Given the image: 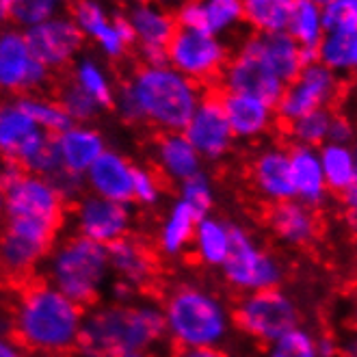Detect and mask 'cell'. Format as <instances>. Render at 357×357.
<instances>
[{"label":"cell","instance_id":"6da1fadb","mask_svg":"<svg viewBox=\"0 0 357 357\" xmlns=\"http://www.w3.org/2000/svg\"><path fill=\"white\" fill-rule=\"evenodd\" d=\"M204 85L172 66H139L115 93V109L128 123H152L160 132H184L204 100Z\"/></svg>","mask_w":357,"mask_h":357},{"label":"cell","instance_id":"7a4b0ae2","mask_svg":"<svg viewBox=\"0 0 357 357\" xmlns=\"http://www.w3.org/2000/svg\"><path fill=\"white\" fill-rule=\"evenodd\" d=\"M87 312L44 282H26L11 307V335L24 351L66 355L78 351Z\"/></svg>","mask_w":357,"mask_h":357},{"label":"cell","instance_id":"3957f363","mask_svg":"<svg viewBox=\"0 0 357 357\" xmlns=\"http://www.w3.org/2000/svg\"><path fill=\"white\" fill-rule=\"evenodd\" d=\"M167 321L154 303H107L87 312L78 342L80 357L145 353L165 340Z\"/></svg>","mask_w":357,"mask_h":357},{"label":"cell","instance_id":"277c9868","mask_svg":"<svg viewBox=\"0 0 357 357\" xmlns=\"http://www.w3.org/2000/svg\"><path fill=\"white\" fill-rule=\"evenodd\" d=\"M167 333L180 349L219 347L229 331V312L223 301L199 286L174 288L162 305Z\"/></svg>","mask_w":357,"mask_h":357},{"label":"cell","instance_id":"5b68a950","mask_svg":"<svg viewBox=\"0 0 357 357\" xmlns=\"http://www.w3.org/2000/svg\"><path fill=\"white\" fill-rule=\"evenodd\" d=\"M46 282L78 305H91L111 275L109 247L85 236H68L52 247L46 258Z\"/></svg>","mask_w":357,"mask_h":357},{"label":"cell","instance_id":"8992f818","mask_svg":"<svg viewBox=\"0 0 357 357\" xmlns=\"http://www.w3.org/2000/svg\"><path fill=\"white\" fill-rule=\"evenodd\" d=\"M3 202L7 219H29L54 227L66 219V202L52 182L44 176L29 174L20 162L5 160L3 167Z\"/></svg>","mask_w":357,"mask_h":357},{"label":"cell","instance_id":"52a82bcc","mask_svg":"<svg viewBox=\"0 0 357 357\" xmlns=\"http://www.w3.org/2000/svg\"><path fill=\"white\" fill-rule=\"evenodd\" d=\"M234 321L251 338L273 344L288 331L297 329L299 310L278 288L247 292L234 310Z\"/></svg>","mask_w":357,"mask_h":357},{"label":"cell","instance_id":"ba28073f","mask_svg":"<svg viewBox=\"0 0 357 357\" xmlns=\"http://www.w3.org/2000/svg\"><path fill=\"white\" fill-rule=\"evenodd\" d=\"M227 61L229 52L215 35L178 29L169 44V66L204 87H219Z\"/></svg>","mask_w":357,"mask_h":357},{"label":"cell","instance_id":"9c48e42d","mask_svg":"<svg viewBox=\"0 0 357 357\" xmlns=\"http://www.w3.org/2000/svg\"><path fill=\"white\" fill-rule=\"evenodd\" d=\"M59 227L29 221V219H7L3 236V268L7 278L17 284H26L31 271L50 256Z\"/></svg>","mask_w":357,"mask_h":357},{"label":"cell","instance_id":"30bf717a","mask_svg":"<svg viewBox=\"0 0 357 357\" xmlns=\"http://www.w3.org/2000/svg\"><path fill=\"white\" fill-rule=\"evenodd\" d=\"M221 268L227 284L241 292L273 290L282 282V266L278 260L258 247L238 225H232V251Z\"/></svg>","mask_w":357,"mask_h":357},{"label":"cell","instance_id":"8fae6325","mask_svg":"<svg viewBox=\"0 0 357 357\" xmlns=\"http://www.w3.org/2000/svg\"><path fill=\"white\" fill-rule=\"evenodd\" d=\"M286 87V82L266 66L262 56L247 41V37L243 39L238 50L229 56L219 80L221 91L254 96L273 109H278Z\"/></svg>","mask_w":357,"mask_h":357},{"label":"cell","instance_id":"7c38bea8","mask_svg":"<svg viewBox=\"0 0 357 357\" xmlns=\"http://www.w3.org/2000/svg\"><path fill=\"white\" fill-rule=\"evenodd\" d=\"M340 89L342 82L338 74L323 63H314L310 68H303L299 78L286 87L275 113L284 123H292L307 113L331 109V104L340 96Z\"/></svg>","mask_w":357,"mask_h":357},{"label":"cell","instance_id":"4fadbf2b","mask_svg":"<svg viewBox=\"0 0 357 357\" xmlns=\"http://www.w3.org/2000/svg\"><path fill=\"white\" fill-rule=\"evenodd\" d=\"M50 70L29 48L24 31H5L0 37V85L5 91L26 96L44 89Z\"/></svg>","mask_w":357,"mask_h":357},{"label":"cell","instance_id":"5bb4252c","mask_svg":"<svg viewBox=\"0 0 357 357\" xmlns=\"http://www.w3.org/2000/svg\"><path fill=\"white\" fill-rule=\"evenodd\" d=\"M184 137L206 160H219L232 150L236 137L227 121L219 87L206 89L193 119L184 128Z\"/></svg>","mask_w":357,"mask_h":357},{"label":"cell","instance_id":"9a60e30c","mask_svg":"<svg viewBox=\"0 0 357 357\" xmlns=\"http://www.w3.org/2000/svg\"><path fill=\"white\" fill-rule=\"evenodd\" d=\"M31 52L44 63L50 72L66 70L85 44V33L72 17L54 15L46 22L24 31Z\"/></svg>","mask_w":357,"mask_h":357},{"label":"cell","instance_id":"2e32d148","mask_svg":"<svg viewBox=\"0 0 357 357\" xmlns=\"http://www.w3.org/2000/svg\"><path fill=\"white\" fill-rule=\"evenodd\" d=\"M132 215L128 204H119L98 197L93 193L82 195L76 202L74 225L78 236H85L100 245H113L128 236Z\"/></svg>","mask_w":357,"mask_h":357},{"label":"cell","instance_id":"e0dca14e","mask_svg":"<svg viewBox=\"0 0 357 357\" xmlns=\"http://www.w3.org/2000/svg\"><path fill=\"white\" fill-rule=\"evenodd\" d=\"M85 180L93 195L119 204H130L135 199L137 167L121 154L107 150L87 172Z\"/></svg>","mask_w":357,"mask_h":357},{"label":"cell","instance_id":"ac0fdd59","mask_svg":"<svg viewBox=\"0 0 357 357\" xmlns=\"http://www.w3.org/2000/svg\"><path fill=\"white\" fill-rule=\"evenodd\" d=\"M251 176L260 195L273 204L297 199L295 182H292L290 152L282 148H266L251 165Z\"/></svg>","mask_w":357,"mask_h":357},{"label":"cell","instance_id":"d6986e66","mask_svg":"<svg viewBox=\"0 0 357 357\" xmlns=\"http://www.w3.org/2000/svg\"><path fill=\"white\" fill-rule=\"evenodd\" d=\"M247 41L254 46V50L262 56V61L286 82V85L295 82L299 74L303 72L301 44L288 31L271 33V35L251 33Z\"/></svg>","mask_w":357,"mask_h":357},{"label":"cell","instance_id":"ffe728a7","mask_svg":"<svg viewBox=\"0 0 357 357\" xmlns=\"http://www.w3.org/2000/svg\"><path fill=\"white\" fill-rule=\"evenodd\" d=\"M221 100H223L227 121L232 126V132L236 139L247 141V139H256V137L264 135L278 115L275 109L268 107L266 102H262L254 96L221 91Z\"/></svg>","mask_w":357,"mask_h":357},{"label":"cell","instance_id":"44dd1931","mask_svg":"<svg viewBox=\"0 0 357 357\" xmlns=\"http://www.w3.org/2000/svg\"><path fill=\"white\" fill-rule=\"evenodd\" d=\"M111 271L119 282L130 284L135 290L148 288L154 280V256L141 241L126 236L109 245Z\"/></svg>","mask_w":357,"mask_h":357},{"label":"cell","instance_id":"7402d4cb","mask_svg":"<svg viewBox=\"0 0 357 357\" xmlns=\"http://www.w3.org/2000/svg\"><path fill=\"white\" fill-rule=\"evenodd\" d=\"M268 225L282 243L290 247H305L317 236V215L312 206L290 199L282 204H273L268 213Z\"/></svg>","mask_w":357,"mask_h":357},{"label":"cell","instance_id":"603a6c76","mask_svg":"<svg viewBox=\"0 0 357 357\" xmlns=\"http://www.w3.org/2000/svg\"><path fill=\"white\" fill-rule=\"evenodd\" d=\"M72 20L85 33V37H91L109 59H121L128 50V46L123 44V39L115 29V22H111V17L100 0H74Z\"/></svg>","mask_w":357,"mask_h":357},{"label":"cell","instance_id":"cb8c5ba5","mask_svg":"<svg viewBox=\"0 0 357 357\" xmlns=\"http://www.w3.org/2000/svg\"><path fill=\"white\" fill-rule=\"evenodd\" d=\"M56 143L63 167L80 176H87L96 160L107 152L104 137L85 123H74L66 132L56 135Z\"/></svg>","mask_w":357,"mask_h":357},{"label":"cell","instance_id":"d4e9b609","mask_svg":"<svg viewBox=\"0 0 357 357\" xmlns=\"http://www.w3.org/2000/svg\"><path fill=\"white\" fill-rule=\"evenodd\" d=\"M292 182H295L297 199L307 206H319L327 199V180L321 162V152L307 145H292L290 150Z\"/></svg>","mask_w":357,"mask_h":357},{"label":"cell","instance_id":"484cf974","mask_svg":"<svg viewBox=\"0 0 357 357\" xmlns=\"http://www.w3.org/2000/svg\"><path fill=\"white\" fill-rule=\"evenodd\" d=\"M156 160L160 172L180 184L202 174V154L184 132H162L156 141Z\"/></svg>","mask_w":357,"mask_h":357},{"label":"cell","instance_id":"4316f807","mask_svg":"<svg viewBox=\"0 0 357 357\" xmlns=\"http://www.w3.org/2000/svg\"><path fill=\"white\" fill-rule=\"evenodd\" d=\"M130 22L137 31V46H158V48H169L172 39L178 31L176 15L167 11L162 5L145 3L135 5L128 13Z\"/></svg>","mask_w":357,"mask_h":357},{"label":"cell","instance_id":"83f0119b","mask_svg":"<svg viewBox=\"0 0 357 357\" xmlns=\"http://www.w3.org/2000/svg\"><path fill=\"white\" fill-rule=\"evenodd\" d=\"M199 221L202 219L197 217L195 210L188 204H184L182 199H178L169 208V213H167L160 225V232H158V247L162 254L180 256L188 245H193Z\"/></svg>","mask_w":357,"mask_h":357},{"label":"cell","instance_id":"f1b7e54d","mask_svg":"<svg viewBox=\"0 0 357 357\" xmlns=\"http://www.w3.org/2000/svg\"><path fill=\"white\" fill-rule=\"evenodd\" d=\"M195 256L208 266H223L232 251V225L206 217L199 221L193 238Z\"/></svg>","mask_w":357,"mask_h":357},{"label":"cell","instance_id":"f546056e","mask_svg":"<svg viewBox=\"0 0 357 357\" xmlns=\"http://www.w3.org/2000/svg\"><path fill=\"white\" fill-rule=\"evenodd\" d=\"M44 128H39L35 119L20 107L15 100L7 102L0 111V150L7 158H15L20 150Z\"/></svg>","mask_w":357,"mask_h":357},{"label":"cell","instance_id":"4dcf8cb0","mask_svg":"<svg viewBox=\"0 0 357 357\" xmlns=\"http://www.w3.org/2000/svg\"><path fill=\"white\" fill-rule=\"evenodd\" d=\"M295 0H245V22L254 33H286Z\"/></svg>","mask_w":357,"mask_h":357},{"label":"cell","instance_id":"1f68e13d","mask_svg":"<svg viewBox=\"0 0 357 357\" xmlns=\"http://www.w3.org/2000/svg\"><path fill=\"white\" fill-rule=\"evenodd\" d=\"M319 152L329 191L344 193L357 180V160L353 148L340 143H325L323 148H319Z\"/></svg>","mask_w":357,"mask_h":357},{"label":"cell","instance_id":"d6a6232c","mask_svg":"<svg viewBox=\"0 0 357 357\" xmlns=\"http://www.w3.org/2000/svg\"><path fill=\"white\" fill-rule=\"evenodd\" d=\"M288 33L305 48H319L325 37L323 26V7L314 0H295Z\"/></svg>","mask_w":357,"mask_h":357},{"label":"cell","instance_id":"836d02e7","mask_svg":"<svg viewBox=\"0 0 357 357\" xmlns=\"http://www.w3.org/2000/svg\"><path fill=\"white\" fill-rule=\"evenodd\" d=\"M319 52L323 66L335 74L357 72V33H327Z\"/></svg>","mask_w":357,"mask_h":357},{"label":"cell","instance_id":"e575fe53","mask_svg":"<svg viewBox=\"0 0 357 357\" xmlns=\"http://www.w3.org/2000/svg\"><path fill=\"white\" fill-rule=\"evenodd\" d=\"M15 102L35 119V123L39 126V128H44L50 135H61L74 126L72 117L66 113V109H63L56 100L26 93V96H17Z\"/></svg>","mask_w":357,"mask_h":357},{"label":"cell","instance_id":"d590c367","mask_svg":"<svg viewBox=\"0 0 357 357\" xmlns=\"http://www.w3.org/2000/svg\"><path fill=\"white\" fill-rule=\"evenodd\" d=\"M72 80L80 89H85L102 109H113L115 107V93L111 87L109 76L104 74V70L100 68V63H96L93 59H80L74 63L72 70Z\"/></svg>","mask_w":357,"mask_h":357},{"label":"cell","instance_id":"8d00e7d4","mask_svg":"<svg viewBox=\"0 0 357 357\" xmlns=\"http://www.w3.org/2000/svg\"><path fill=\"white\" fill-rule=\"evenodd\" d=\"M331 119H333L331 109H319V111L299 117L297 121L286 123L288 135L295 141V145H307V148L319 150L329 141Z\"/></svg>","mask_w":357,"mask_h":357},{"label":"cell","instance_id":"74e56055","mask_svg":"<svg viewBox=\"0 0 357 357\" xmlns=\"http://www.w3.org/2000/svg\"><path fill=\"white\" fill-rule=\"evenodd\" d=\"M56 102L66 109L74 123H87L102 111L100 104L85 89H80L74 80H68L66 85L59 87Z\"/></svg>","mask_w":357,"mask_h":357},{"label":"cell","instance_id":"f35d334b","mask_svg":"<svg viewBox=\"0 0 357 357\" xmlns=\"http://www.w3.org/2000/svg\"><path fill=\"white\" fill-rule=\"evenodd\" d=\"M61 3H56V0H13L5 20H11L15 26H22L26 31L54 17Z\"/></svg>","mask_w":357,"mask_h":357},{"label":"cell","instance_id":"ab89813d","mask_svg":"<svg viewBox=\"0 0 357 357\" xmlns=\"http://www.w3.org/2000/svg\"><path fill=\"white\" fill-rule=\"evenodd\" d=\"M213 35L227 33L245 20V0H202Z\"/></svg>","mask_w":357,"mask_h":357},{"label":"cell","instance_id":"60d3db41","mask_svg":"<svg viewBox=\"0 0 357 357\" xmlns=\"http://www.w3.org/2000/svg\"><path fill=\"white\" fill-rule=\"evenodd\" d=\"M266 357H321L319 340L301 327L288 331L278 342L268 344Z\"/></svg>","mask_w":357,"mask_h":357},{"label":"cell","instance_id":"b9f144b4","mask_svg":"<svg viewBox=\"0 0 357 357\" xmlns=\"http://www.w3.org/2000/svg\"><path fill=\"white\" fill-rule=\"evenodd\" d=\"M327 33H357V0H329L323 7Z\"/></svg>","mask_w":357,"mask_h":357},{"label":"cell","instance_id":"7bdbcfd3","mask_svg":"<svg viewBox=\"0 0 357 357\" xmlns=\"http://www.w3.org/2000/svg\"><path fill=\"white\" fill-rule=\"evenodd\" d=\"M180 199L191 206L199 219H206L210 208H213L215 195H213V184H210L208 176L202 172L180 184Z\"/></svg>","mask_w":357,"mask_h":357},{"label":"cell","instance_id":"ee69618b","mask_svg":"<svg viewBox=\"0 0 357 357\" xmlns=\"http://www.w3.org/2000/svg\"><path fill=\"white\" fill-rule=\"evenodd\" d=\"M174 15H176L178 29H186V31L213 35V31H210L208 15H206V9L202 5V0H182L180 7L174 11Z\"/></svg>","mask_w":357,"mask_h":357},{"label":"cell","instance_id":"f6af8a7d","mask_svg":"<svg viewBox=\"0 0 357 357\" xmlns=\"http://www.w3.org/2000/svg\"><path fill=\"white\" fill-rule=\"evenodd\" d=\"M48 180L56 188V193L63 197V202H78L82 195V188L87 186L85 176L74 174V172L66 169V167H61V169L54 176H50Z\"/></svg>","mask_w":357,"mask_h":357},{"label":"cell","instance_id":"bcb514c9","mask_svg":"<svg viewBox=\"0 0 357 357\" xmlns=\"http://www.w3.org/2000/svg\"><path fill=\"white\" fill-rule=\"evenodd\" d=\"M160 199V184L156 176L148 169L137 167V180H135V202L143 206H154Z\"/></svg>","mask_w":357,"mask_h":357},{"label":"cell","instance_id":"7dc6e473","mask_svg":"<svg viewBox=\"0 0 357 357\" xmlns=\"http://www.w3.org/2000/svg\"><path fill=\"white\" fill-rule=\"evenodd\" d=\"M355 126L349 117L344 115H335L331 119V128H329V141L327 143H340V145H353L355 143Z\"/></svg>","mask_w":357,"mask_h":357},{"label":"cell","instance_id":"c3c4849f","mask_svg":"<svg viewBox=\"0 0 357 357\" xmlns=\"http://www.w3.org/2000/svg\"><path fill=\"white\" fill-rule=\"evenodd\" d=\"M115 29H117V33H119V37L123 39V44L126 46H135V44H139V39H137V31H135V26H132V22H130V17L128 15H115Z\"/></svg>","mask_w":357,"mask_h":357},{"label":"cell","instance_id":"681fc988","mask_svg":"<svg viewBox=\"0 0 357 357\" xmlns=\"http://www.w3.org/2000/svg\"><path fill=\"white\" fill-rule=\"evenodd\" d=\"M342 202H344V208H347L349 223L355 227L357 225V180L342 193Z\"/></svg>","mask_w":357,"mask_h":357},{"label":"cell","instance_id":"f907efd6","mask_svg":"<svg viewBox=\"0 0 357 357\" xmlns=\"http://www.w3.org/2000/svg\"><path fill=\"white\" fill-rule=\"evenodd\" d=\"M176 357H227V355L217 347H213V349H180Z\"/></svg>","mask_w":357,"mask_h":357},{"label":"cell","instance_id":"816d5d0a","mask_svg":"<svg viewBox=\"0 0 357 357\" xmlns=\"http://www.w3.org/2000/svg\"><path fill=\"white\" fill-rule=\"evenodd\" d=\"M319 353L321 357H340V344L325 335V338H319Z\"/></svg>","mask_w":357,"mask_h":357},{"label":"cell","instance_id":"f5cc1de1","mask_svg":"<svg viewBox=\"0 0 357 357\" xmlns=\"http://www.w3.org/2000/svg\"><path fill=\"white\" fill-rule=\"evenodd\" d=\"M0 357H26V353L13 338H5L0 344Z\"/></svg>","mask_w":357,"mask_h":357},{"label":"cell","instance_id":"db71d44e","mask_svg":"<svg viewBox=\"0 0 357 357\" xmlns=\"http://www.w3.org/2000/svg\"><path fill=\"white\" fill-rule=\"evenodd\" d=\"M340 357H357V338L340 344Z\"/></svg>","mask_w":357,"mask_h":357},{"label":"cell","instance_id":"11a10c76","mask_svg":"<svg viewBox=\"0 0 357 357\" xmlns=\"http://www.w3.org/2000/svg\"><path fill=\"white\" fill-rule=\"evenodd\" d=\"M117 357H148L145 353H126V355H117Z\"/></svg>","mask_w":357,"mask_h":357},{"label":"cell","instance_id":"9f6ffc18","mask_svg":"<svg viewBox=\"0 0 357 357\" xmlns=\"http://www.w3.org/2000/svg\"><path fill=\"white\" fill-rule=\"evenodd\" d=\"M135 5H145V3H152V0H132Z\"/></svg>","mask_w":357,"mask_h":357},{"label":"cell","instance_id":"6f0895ef","mask_svg":"<svg viewBox=\"0 0 357 357\" xmlns=\"http://www.w3.org/2000/svg\"><path fill=\"white\" fill-rule=\"evenodd\" d=\"M351 148H353V154H355V160H357V139H355V143L351 145Z\"/></svg>","mask_w":357,"mask_h":357},{"label":"cell","instance_id":"680465c9","mask_svg":"<svg viewBox=\"0 0 357 357\" xmlns=\"http://www.w3.org/2000/svg\"><path fill=\"white\" fill-rule=\"evenodd\" d=\"M314 3H317V5H321V7H325V5L329 3V0H314Z\"/></svg>","mask_w":357,"mask_h":357},{"label":"cell","instance_id":"91938a15","mask_svg":"<svg viewBox=\"0 0 357 357\" xmlns=\"http://www.w3.org/2000/svg\"><path fill=\"white\" fill-rule=\"evenodd\" d=\"M355 331H357V312H355Z\"/></svg>","mask_w":357,"mask_h":357},{"label":"cell","instance_id":"94428289","mask_svg":"<svg viewBox=\"0 0 357 357\" xmlns=\"http://www.w3.org/2000/svg\"><path fill=\"white\" fill-rule=\"evenodd\" d=\"M56 3H68V0H56Z\"/></svg>","mask_w":357,"mask_h":357},{"label":"cell","instance_id":"6125c7cd","mask_svg":"<svg viewBox=\"0 0 357 357\" xmlns=\"http://www.w3.org/2000/svg\"><path fill=\"white\" fill-rule=\"evenodd\" d=\"M353 229H355V232H357V225H355V227H353Z\"/></svg>","mask_w":357,"mask_h":357}]
</instances>
